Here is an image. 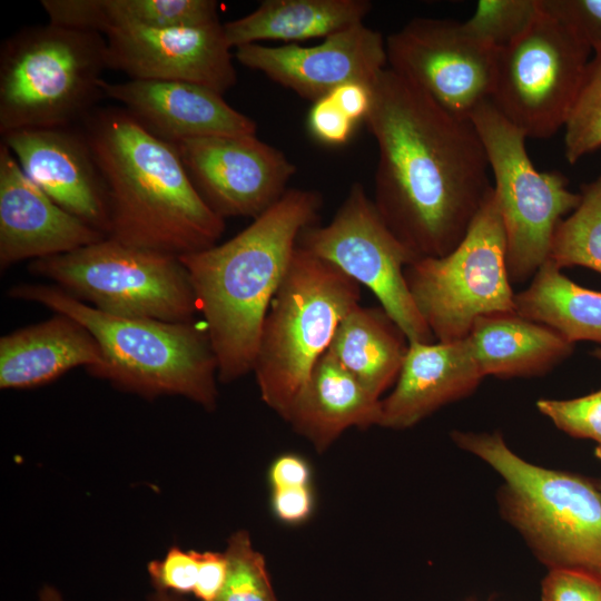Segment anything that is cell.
Returning a JSON list of instances; mask_svg holds the SVG:
<instances>
[{"label": "cell", "mask_w": 601, "mask_h": 601, "mask_svg": "<svg viewBox=\"0 0 601 601\" xmlns=\"http://www.w3.org/2000/svg\"><path fill=\"white\" fill-rule=\"evenodd\" d=\"M371 87L365 118L378 151L374 205L416 257H442L464 238L492 189L483 141L457 117L390 67Z\"/></svg>", "instance_id": "obj_1"}, {"label": "cell", "mask_w": 601, "mask_h": 601, "mask_svg": "<svg viewBox=\"0 0 601 601\" xmlns=\"http://www.w3.org/2000/svg\"><path fill=\"white\" fill-rule=\"evenodd\" d=\"M80 127L107 189L108 238L177 257L217 244L225 219L201 198L174 145L122 107H97Z\"/></svg>", "instance_id": "obj_2"}, {"label": "cell", "mask_w": 601, "mask_h": 601, "mask_svg": "<svg viewBox=\"0 0 601 601\" xmlns=\"http://www.w3.org/2000/svg\"><path fill=\"white\" fill-rule=\"evenodd\" d=\"M323 206L316 190L292 188L229 240L179 257L228 383L253 371L269 305L288 269L300 233Z\"/></svg>", "instance_id": "obj_3"}, {"label": "cell", "mask_w": 601, "mask_h": 601, "mask_svg": "<svg viewBox=\"0 0 601 601\" xmlns=\"http://www.w3.org/2000/svg\"><path fill=\"white\" fill-rule=\"evenodd\" d=\"M9 295L80 323L101 351L102 364L92 375L144 396L174 394L207 410L216 406L218 366L206 328L106 314L56 285L20 284Z\"/></svg>", "instance_id": "obj_4"}, {"label": "cell", "mask_w": 601, "mask_h": 601, "mask_svg": "<svg viewBox=\"0 0 601 601\" xmlns=\"http://www.w3.org/2000/svg\"><path fill=\"white\" fill-rule=\"evenodd\" d=\"M452 439L500 475L504 518L549 570L601 581V491L594 482L530 463L499 432L453 431Z\"/></svg>", "instance_id": "obj_5"}, {"label": "cell", "mask_w": 601, "mask_h": 601, "mask_svg": "<svg viewBox=\"0 0 601 601\" xmlns=\"http://www.w3.org/2000/svg\"><path fill=\"white\" fill-rule=\"evenodd\" d=\"M105 36L47 24L26 27L0 47V134L79 126L104 97Z\"/></svg>", "instance_id": "obj_6"}, {"label": "cell", "mask_w": 601, "mask_h": 601, "mask_svg": "<svg viewBox=\"0 0 601 601\" xmlns=\"http://www.w3.org/2000/svg\"><path fill=\"white\" fill-rule=\"evenodd\" d=\"M359 298V284L296 246L263 323L253 367L263 402L284 420Z\"/></svg>", "instance_id": "obj_7"}, {"label": "cell", "mask_w": 601, "mask_h": 601, "mask_svg": "<svg viewBox=\"0 0 601 601\" xmlns=\"http://www.w3.org/2000/svg\"><path fill=\"white\" fill-rule=\"evenodd\" d=\"M29 270L114 316L186 323L198 312L179 257L108 237L69 253L32 260Z\"/></svg>", "instance_id": "obj_8"}, {"label": "cell", "mask_w": 601, "mask_h": 601, "mask_svg": "<svg viewBox=\"0 0 601 601\" xmlns=\"http://www.w3.org/2000/svg\"><path fill=\"white\" fill-rule=\"evenodd\" d=\"M404 275L437 342L466 338L480 316L515 311L505 235L493 187L451 253L416 258L405 267Z\"/></svg>", "instance_id": "obj_9"}, {"label": "cell", "mask_w": 601, "mask_h": 601, "mask_svg": "<svg viewBox=\"0 0 601 601\" xmlns=\"http://www.w3.org/2000/svg\"><path fill=\"white\" fill-rule=\"evenodd\" d=\"M486 151L501 216L511 284L535 275L549 259L558 225L581 203L558 171H539L525 148L526 137L487 101L471 116Z\"/></svg>", "instance_id": "obj_10"}, {"label": "cell", "mask_w": 601, "mask_h": 601, "mask_svg": "<svg viewBox=\"0 0 601 601\" xmlns=\"http://www.w3.org/2000/svg\"><path fill=\"white\" fill-rule=\"evenodd\" d=\"M591 52L541 6L531 26L497 50L490 101L526 138H550L564 129Z\"/></svg>", "instance_id": "obj_11"}, {"label": "cell", "mask_w": 601, "mask_h": 601, "mask_svg": "<svg viewBox=\"0 0 601 601\" xmlns=\"http://www.w3.org/2000/svg\"><path fill=\"white\" fill-rule=\"evenodd\" d=\"M297 245L367 287L408 342H435L405 280V267L416 257L388 229L361 183L351 186L327 225L306 227Z\"/></svg>", "instance_id": "obj_12"}, {"label": "cell", "mask_w": 601, "mask_h": 601, "mask_svg": "<svg viewBox=\"0 0 601 601\" xmlns=\"http://www.w3.org/2000/svg\"><path fill=\"white\" fill-rule=\"evenodd\" d=\"M387 67L451 114L469 118L491 100L496 52L464 21L415 18L385 39Z\"/></svg>", "instance_id": "obj_13"}, {"label": "cell", "mask_w": 601, "mask_h": 601, "mask_svg": "<svg viewBox=\"0 0 601 601\" xmlns=\"http://www.w3.org/2000/svg\"><path fill=\"white\" fill-rule=\"evenodd\" d=\"M205 203L221 218L253 217L287 190L296 166L256 135L208 136L174 145Z\"/></svg>", "instance_id": "obj_14"}, {"label": "cell", "mask_w": 601, "mask_h": 601, "mask_svg": "<svg viewBox=\"0 0 601 601\" xmlns=\"http://www.w3.org/2000/svg\"><path fill=\"white\" fill-rule=\"evenodd\" d=\"M108 69L134 80L185 81L224 95L237 81L224 24L134 28L111 31Z\"/></svg>", "instance_id": "obj_15"}, {"label": "cell", "mask_w": 601, "mask_h": 601, "mask_svg": "<svg viewBox=\"0 0 601 601\" xmlns=\"http://www.w3.org/2000/svg\"><path fill=\"white\" fill-rule=\"evenodd\" d=\"M237 61L313 102L348 82L371 85L387 67L382 33L358 23L325 38L321 43L236 48Z\"/></svg>", "instance_id": "obj_16"}, {"label": "cell", "mask_w": 601, "mask_h": 601, "mask_svg": "<svg viewBox=\"0 0 601 601\" xmlns=\"http://www.w3.org/2000/svg\"><path fill=\"white\" fill-rule=\"evenodd\" d=\"M1 142L56 204L107 236V189L80 125L16 130Z\"/></svg>", "instance_id": "obj_17"}, {"label": "cell", "mask_w": 601, "mask_h": 601, "mask_svg": "<svg viewBox=\"0 0 601 601\" xmlns=\"http://www.w3.org/2000/svg\"><path fill=\"white\" fill-rule=\"evenodd\" d=\"M107 236L68 213L0 145V267L76 250Z\"/></svg>", "instance_id": "obj_18"}, {"label": "cell", "mask_w": 601, "mask_h": 601, "mask_svg": "<svg viewBox=\"0 0 601 601\" xmlns=\"http://www.w3.org/2000/svg\"><path fill=\"white\" fill-rule=\"evenodd\" d=\"M104 97L121 105L147 131L175 145L208 136L256 135V122L217 91L191 82H100Z\"/></svg>", "instance_id": "obj_19"}, {"label": "cell", "mask_w": 601, "mask_h": 601, "mask_svg": "<svg viewBox=\"0 0 601 601\" xmlns=\"http://www.w3.org/2000/svg\"><path fill=\"white\" fill-rule=\"evenodd\" d=\"M483 378L469 337L410 342L395 386L382 400L378 426L412 427L441 407L471 395Z\"/></svg>", "instance_id": "obj_20"}, {"label": "cell", "mask_w": 601, "mask_h": 601, "mask_svg": "<svg viewBox=\"0 0 601 601\" xmlns=\"http://www.w3.org/2000/svg\"><path fill=\"white\" fill-rule=\"evenodd\" d=\"M382 400L325 352L312 368L285 421L319 453L347 428L380 425Z\"/></svg>", "instance_id": "obj_21"}, {"label": "cell", "mask_w": 601, "mask_h": 601, "mask_svg": "<svg viewBox=\"0 0 601 601\" xmlns=\"http://www.w3.org/2000/svg\"><path fill=\"white\" fill-rule=\"evenodd\" d=\"M102 364L99 345L77 321L58 314L0 339V387L29 388L49 383L71 368L90 372Z\"/></svg>", "instance_id": "obj_22"}, {"label": "cell", "mask_w": 601, "mask_h": 601, "mask_svg": "<svg viewBox=\"0 0 601 601\" xmlns=\"http://www.w3.org/2000/svg\"><path fill=\"white\" fill-rule=\"evenodd\" d=\"M483 376L503 380L545 375L569 358L574 344L516 311L480 316L467 336Z\"/></svg>", "instance_id": "obj_23"}, {"label": "cell", "mask_w": 601, "mask_h": 601, "mask_svg": "<svg viewBox=\"0 0 601 601\" xmlns=\"http://www.w3.org/2000/svg\"><path fill=\"white\" fill-rule=\"evenodd\" d=\"M372 9L367 0H265L250 13L224 24L231 48L259 41L324 39L363 23Z\"/></svg>", "instance_id": "obj_24"}, {"label": "cell", "mask_w": 601, "mask_h": 601, "mask_svg": "<svg viewBox=\"0 0 601 601\" xmlns=\"http://www.w3.org/2000/svg\"><path fill=\"white\" fill-rule=\"evenodd\" d=\"M408 343L405 333L383 307L357 304L339 323L327 352L381 398L396 382Z\"/></svg>", "instance_id": "obj_25"}, {"label": "cell", "mask_w": 601, "mask_h": 601, "mask_svg": "<svg viewBox=\"0 0 601 601\" xmlns=\"http://www.w3.org/2000/svg\"><path fill=\"white\" fill-rule=\"evenodd\" d=\"M49 22L97 32L201 26L219 21L215 0H41Z\"/></svg>", "instance_id": "obj_26"}, {"label": "cell", "mask_w": 601, "mask_h": 601, "mask_svg": "<svg viewBox=\"0 0 601 601\" xmlns=\"http://www.w3.org/2000/svg\"><path fill=\"white\" fill-rule=\"evenodd\" d=\"M515 311L544 324L575 344H601V292L575 284L546 260L529 286L515 293Z\"/></svg>", "instance_id": "obj_27"}, {"label": "cell", "mask_w": 601, "mask_h": 601, "mask_svg": "<svg viewBox=\"0 0 601 601\" xmlns=\"http://www.w3.org/2000/svg\"><path fill=\"white\" fill-rule=\"evenodd\" d=\"M580 205L558 225L549 259L559 268L582 266L601 274V189L583 186Z\"/></svg>", "instance_id": "obj_28"}, {"label": "cell", "mask_w": 601, "mask_h": 601, "mask_svg": "<svg viewBox=\"0 0 601 601\" xmlns=\"http://www.w3.org/2000/svg\"><path fill=\"white\" fill-rule=\"evenodd\" d=\"M601 147V50L590 59L564 126V151L570 164Z\"/></svg>", "instance_id": "obj_29"}, {"label": "cell", "mask_w": 601, "mask_h": 601, "mask_svg": "<svg viewBox=\"0 0 601 601\" xmlns=\"http://www.w3.org/2000/svg\"><path fill=\"white\" fill-rule=\"evenodd\" d=\"M227 575L214 601H277L264 556L246 531L234 533L225 552Z\"/></svg>", "instance_id": "obj_30"}, {"label": "cell", "mask_w": 601, "mask_h": 601, "mask_svg": "<svg viewBox=\"0 0 601 601\" xmlns=\"http://www.w3.org/2000/svg\"><path fill=\"white\" fill-rule=\"evenodd\" d=\"M540 11V0H481L464 22L474 36L500 50L521 36Z\"/></svg>", "instance_id": "obj_31"}, {"label": "cell", "mask_w": 601, "mask_h": 601, "mask_svg": "<svg viewBox=\"0 0 601 601\" xmlns=\"http://www.w3.org/2000/svg\"><path fill=\"white\" fill-rule=\"evenodd\" d=\"M536 407L564 433L601 443V390L569 400L541 398Z\"/></svg>", "instance_id": "obj_32"}, {"label": "cell", "mask_w": 601, "mask_h": 601, "mask_svg": "<svg viewBox=\"0 0 601 601\" xmlns=\"http://www.w3.org/2000/svg\"><path fill=\"white\" fill-rule=\"evenodd\" d=\"M541 6L592 51L601 50V0H541Z\"/></svg>", "instance_id": "obj_33"}, {"label": "cell", "mask_w": 601, "mask_h": 601, "mask_svg": "<svg viewBox=\"0 0 601 601\" xmlns=\"http://www.w3.org/2000/svg\"><path fill=\"white\" fill-rule=\"evenodd\" d=\"M156 590L178 594L194 592L199 573V552L171 548L161 560L148 564Z\"/></svg>", "instance_id": "obj_34"}, {"label": "cell", "mask_w": 601, "mask_h": 601, "mask_svg": "<svg viewBox=\"0 0 601 601\" xmlns=\"http://www.w3.org/2000/svg\"><path fill=\"white\" fill-rule=\"evenodd\" d=\"M542 601H601V581L582 572L552 569L542 581Z\"/></svg>", "instance_id": "obj_35"}, {"label": "cell", "mask_w": 601, "mask_h": 601, "mask_svg": "<svg viewBox=\"0 0 601 601\" xmlns=\"http://www.w3.org/2000/svg\"><path fill=\"white\" fill-rule=\"evenodd\" d=\"M355 124L328 95L313 102L307 118L311 134L331 146L345 144Z\"/></svg>", "instance_id": "obj_36"}, {"label": "cell", "mask_w": 601, "mask_h": 601, "mask_svg": "<svg viewBox=\"0 0 601 601\" xmlns=\"http://www.w3.org/2000/svg\"><path fill=\"white\" fill-rule=\"evenodd\" d=\"M270 505L274 515L286 524L305 522L314 509V493L311 485L272 490Z\"/></svg>", "instance_id": "obj_37"}, {"label": "cell", "mask_w": 601, "mask_h": 601, "mask_svg": "<svg viewBox=\"0 0 601 601\" xmlns=\"http://www.w3.org/2000/svg\"><path fill=\"white\" fill-rule=\"evenodd\" d=\"M227 575V559L219 552H199V573L194 594L200 601H214Z\"/></svg>", "instance_id": "obj_38"}, {"label": "cell", "mask_w": 601, "mask_h": 601, "mask_svg": "<svg viewBox=\"0 0 601 601\" xmlns=\"http://www.w3.org/2000/svg\"><path fill=\"white\" fill-rule=\"evenodd\" d=\"M312 470L308 462L295 453L276 457L268 470L272 490L311 485Z\"/></svg>", "instance_id": "obj_39"}, {"label": "cell", "mask_w": 601, "mask_h": 601, "mask_svg": "<svg viewBox=\"0 0 601 601\" xmlns=\"http://www.w3.org/2000/svg\"><path fill=\"white\" fill-rule=\"evenodd\" d=\"M328 96L352 120H365L372 99L370 85L348 82L337 87Z\"/></svg>", "instance_id": "obj_40"}, {"label": "cell", "mask_w": 601, "mask_h": 601, "mask_svg": "<svg viewBox=\"0 0 601 601\" xmlns=\"http://www.w3.org/2000/svg\"><path fill=\"white\" fill-rule=\"evenodd\" d=\"M40 601H66L61 593L52 588V587H45L41 589L39 594ZM146 601H187L185 600L181 594L168 592V591H159L156 590L154 593H151Z\"/></svg>", "instance_id": "obj_41"}, {"label": "cell", "mask_w": 601, "mask_h": 601, "mask_svg": "<svg viewBox=\"0 0 601 601\" xmlns=\"http://www.w3.org/2000/svg\"><path fill=\"white\" fill-rule=\"evenodd\" d=\"M595 359L601 362V347H595L590 353Z\"/></svg>", "instance_id": "obj_42"}, {"label": "cell", "mask_w": 601, "mask_h": 601, "mask_svg": "<svg viewBox=\"0 0 601 601\" xmlns=\"http://www.w3.org/2000/svg\"><path fill=\"white\" fill-rule=\"evenodd\" d=\"M593 186H595L597 188L601 189V174L600 176L593 181L591 183Z\"/></svg>", "instance_id": "obj_43"}, {"label": "cell", "mask_w": 601, "mask_h": 601, "mask_svg": "<svg viewBox=\"0 0 601 601\" xmlns=\"http://www.w3.org/2000/svg\"><path fill=\"white\" fill-rule=\"evenodd\" d=\"M594 453H595V456L601 460V443L597 444Z\"/></svg>", "instance_id": "obj_44"}, {"label": "cell", "mask_w": 601, "mask_h": 601, "mask_svg": "<svg viewBox=\"0 0 601 601\" xmlns=\"http://www.w3.org/2000/svg\"><path fill=\"white\" fill-rule=\"evenodd\" d=\"M597 487L601 491V479H598L597 481H594Z\"/></svg>", "instance_id": "obj_45"}]
</instances>
